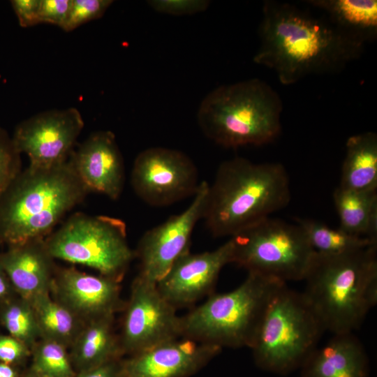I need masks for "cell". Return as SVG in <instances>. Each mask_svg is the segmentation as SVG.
Masks as SVG:
<instances>
[{
	"mask_svg": "<svg viewBox=\"0 0 377 377\" xmlns=\"http://www.w3.org/2000/svg\"><path fill=\"white\" fill-rule=\"evenodd\" d=\"M306 2L323 10L336 27L365 43L377 34L376 0H310Z\"/></svg>",
	"mask_w": 377,
	"mask_h": 377,
	"instance_id": "obj_22",
	"label": "cell"
},
{
	"mask_svg": "<svg viewBox=\"0 0 377 377\" xmlns=\"http://www.w3.org/2000/svg\"><path fill=\"white\" fill-rule=\"evenodd\" d=\"M333 200L340 228L352 235L377 240V190L359 191L338 186Z\"/></svg>",
	"mask_w": 377,
	"mask_h": 377,
	"instance_id": "obj_23",
	"label": "cell"
},
{
	"mask_svg": "<svg viewBox=\"0 0 377 377\" xmlns=\"http://www.w3.org/2000/svg\"><path fill=\"white\" fill-rule=\"evenodd\" d=\"M208 188L209 184L202 181L188 207L144 233L134 251L140 263L138 277L156 284L189 251L193 230L202 218Z\"/></svg>",
	"mask_w": 377,
	"mask_h": 377,
	"instance_id": "obj_13",
	"label": "cell"
},
{
	"mask_svg": "<svg viewBox=\"0 0 377 377\" xmlns=\"http://www.w3.org/2000/svg\"><path fill=\"white\" fill-rule=\"evenodd\" d=\"M233 244L229 239L217 249L182 255L156 283L160 294L176 309L193 304L213 293L219 275L232 262Z\"/></svg>",
	"mask_w": 377,
	"mask_h": 377,
	"instance_id": "obj_14",
	"label": "cell"
},
{
	"mask_svg": "<svg viewBox=\"0 0 377 377\" xmlns=\"http://www.w3.org/2000/svg\"><path fill=\"white\" fill-rule=\"evenodd\" d=\"M290 200V181L279 163L236 157L223 162L209 184L202 219L216 237H230L269 217Z\"/></svg>",
	"mask_w": 377,
	"mask_h": 377,
	"instance_id": "obj_2",
	"label": "cell"
},
{
	"mask_svg": "<svg viewBox=\"0 0 377 377\" xmlns=\"http://www.w3.org/2000/svg\"><path fill=\"white\" fill-rule=\"evenodd\" d=\"M297 224L313 250L321 255H339L377 244L376 239L352 235L314 219H297Z\"/></svg>",
	"mask_w": 377,
	"mask_h": 377,
	"instance_id": "obj_25",
	"label": "cell"
},
{
	"mask_svg": "<svg viewBox=\"0 0 377 377\" xmlns=\"http://www.w3.org/2000/svg\"><path fill=\"white\" fill-rule=\"evenodd\" d=\"M29 301L35 311L40 339L54 341L69 348L85 323L50 294L40 295Z\"/></svg>",
	"mask_w": 377,
	"mask_h": 377,
	"instance_id": "obj_24",
	"label": "cell"
},
{
	"mask_svg": "<svg viewBox=\"0 0 377 377\" xmlns=\"http://www.w3.org/2000/svg\"><path fill=\"white\" fill-rule=\"evenodd\" d=\"M177 309L158 292L156 284L138 276L133 280L119 334L124 355H132L181 337Z\"/></svg>",
	"mask_w": 377,
	"mask_h": 377,
	"instance_id": "obj_10",
	"label": "cell"
},
{
	"mask_svg": "<svg viewBox=\"0 0 377 377\" xmlns=\"http://www.w3.org/2000/svg\"><path fill=\"white\" fill-rule=\"evenodd\" d=\"M18 367L0 362V377H20Z\"/></svg>",
	"mask_w": 377,
	"mask_h": 377,
	"instance_id": "obj_36",
	"label": "cell"
},
{
	"mask_svg": "<svg viewBox=\"0 0 377 377\" xmlns=\"http://www.w3.org/2000/svg\"><path fill=\"white\" fill-rule=\"evenodd\" d=\"M339 187L353 191L377 190V135L365 132L349 137Z\"/></svg>",
	"mask_w": 377,
	"mask_h": 377,
	"instance_id": "obj_21",
	"label": "cell"
},
{
	"mask_svg": "<svg viewBox=\"0 0 377 377\" xmlns=\"http://www.w3.org/2000/svg\"><path fill=\"white\" fill-rule=\"evenodd\" d=\"M302 293L325 331L353 333L377 302V244L339 255L316 253Z\"/></svg>",
	"mask_w": 377,
	"mask_h": 377,
	"instance_id": "obj_3",
	"label": "cell"
},
{
	"mask_svg": "<svg viewBox=\"0 0 377 377\" xmlns=\"http://www.w3.org/2000/svg\"><path fill=\"white\" fill-rule=\"evenodd\" d=\"M20 156L12 136L0 126V196L22 170Z\"/></svg>",
	"mask_w": 377,
	"mask_h": 377,
	"instance_id": "obj_29",
	"label": "cell"
},
{
	"mask_svg": "<svg viewBox=\"0 0 377 377\" xmlns=\"http://www.w3.org/2000/svg\"><path fill=\"white\" fill-rule=\"evenodd\" d=\"M83 128L77 108L50 110L21 121L12 139L17 150L28 156L30 166L47 168L68 161Z\"/></svg>",
	"mask_w": 377,
	"mask_h": 377,
	"instance_id": "obj_12",
	"label": "cell"
},
{
	"mask_svg": "<svg viewBox=\"0 0 377 377\" xmlns=\"http://www.w3.org/2000/svg\"><path fill=\"white\" fill-rule=\"evenodd\" d=\"M45 243L54 259L93 268L118 281L135 258L126 223L108 216L75 213L47 236Z\"/></svg>",
	"mask_w": 377,
	"mask_h": 377,
	"instance_id": "obj_8",
	"label": "cell"
},
{
	"mask_svg": "<svg viewBox=\"0 0 377 377\" xmlns=\"http://www.w3.org/2000/svg\"><path fill=\"white\" fill-rule=\"evenodd\" d=\"M283 284L248 272L234 290L212 293L180 316L181 337L221 348H250L272 296Z\"/></svg>",
	"mask_w": 377,
	"mask_h": 377,
	"instance_id": "obj_6",
	"label": "cell"
},
{
	"mask_svg": "<svg viewBox=\"0 0 377 377\" xmlns=\"http://www.w3.org/2000/svg\"><path fill=\"white\" fill-rule=\"evenodd\" d=\"M112 3V0H72L61 29L72 31L86 22L101 17Z\"/></svg>",
	"mask_w": 377,
	"mask_h": 377,
	"instance_id": "obj_28",
	"label": "cell"
},
{
	"mask_svg": "<svg viewBox=\"0 0 377 377\" xmlns=\"http://www.w3.org/2000/svg\"><path fill=\"white\" fill-rule=\"evenodd\" d=\"M282 110L277 92L254 78L210 91L202 101L197 118L206 137L221 146H258L279 135Z\"/></svg>",
	"mask_w": 377,
	"mask_h": 377,
	"instance_id": "obj_5",
	"label": "cell"
},
{
	"mask_svg": "<svg viewBox=\"0 0 377 377\" xmlns=\"http://www.w3.org/2000/svg\"><path fill=\"white\" fill-rule=\"evenodd\" d=\"M255 63L274 71L283 84L312 74L339 71L362 52L364 43L294 5L266 1Z\"/></svg>",
	"mask_w": 377,
	"mask_h": 377,
	"instance_id": "obj_1",
	"label": "cell"
},
{
	"mask_svg": "<svg viewBox=\"0 0 377 377\" xmlns=\"http://www.w3.org/2000/svg\"><path fill=\"white\" fill-rule=\"evenodd\" d=\"M122 359L113 360L99 367L77 373L75 377H124Z\"/></svg>",
	"mask_w": 377,
	"mask_h": 377,
	"instance_id": "obj_34",
	"label": "cell"
},
{
	"mask_svg": "<svg viewBox=\"0 0 377 377\" xmlns=\"http://www.w3.org/2000/svg\"><path fill=\"white\" fill-rule=\"evenodd\" d=\"M69 161L89 192L102 193L112 200L119 198L124 184V165L113 133H91L73 151Z\"/></svg>",
	"mask_w": 377,
	"mask_h": 377,
	"instance_id": "obj_17",
	"label": "cell"
},
{
	"mask_svg": "<svg viewBox=\"0 0 377 377\" xmlns=\"http://www.w3.org/2000/svg\"><path fill=\"white\" fill-rule=\"evenodd\" d=\"M84 323L122 311L120 281L74 267L56 268L50 294Z\"/></svg>",
	"mask_w": 377,
	"mask_h": 377,
	"instance_id": "obj_15",
	"label": "cell"
},
{
	"mask_svg": "<svg viewBox=\"0 0 377 377\" xmlns=\"http://www.w3.org/2000/svg\"><path fill=\"white\" fill-rule=\"evenodd\" d=\"M68 351L76 373L121 359L124 354L114 328V315L85 323Z\"/></svg>",
	"mask_w": 377,
	"mask_h": 377,
	"instance_id": "obj_20",
	"label": "cell"
},
{
	"mask_svg": "<svg viewBox=\"0 0 377 377\" xmlns=\"http://www.w3.org/2000/svg\"><path fill=\"white\" fill-rule=\"evenodd\" d=\"M31 357V349L7 334L0 333V362L20 367Z\"/></svg>",
	"mask_w": 377,
	"mask_h": 377,
	"instance_id": "obj_31",
	"label": "cell"
},
{
	"mask_svg": "<svg viewBox=\"0 0 377 377\" xmlns=\"http://www.w3.org/2000/svg\"><path fill=\"white\" fill-rule=\"evenodd\" d=\"M303 377H367L363 346L353 333L334 334L302 364Z\"/></svg>",
	"mask_w": 377,
	"mask_h": 377,
	"instance_id": "obj_19",
	"label": "cell"
},
{
	"mask_svg": "<svg viewBox=\"0 0 377 377\" xmlns=\"http://www.w3.org/2000/svg\"><path fill=\"white\" fill-rule=\"evenodd\" d=\"M147 3L156 12L175 16L202 12L210 4V1L206 0H150Z\"/></svg>",
	"mask_w": 377,
	"mask_h": 377,
	"instance_id": "obj_30",
	"label": "cell"
},
{
	"mask_svg": "<svg viewBox=\"0 0 377 377\" xmlns=\"http://www.w3.org/2000/svg\"><path fill=\"white\" fill-rule=\"evenodd\" d=\"M0 323L8 334L24 343L31 350L40 338L32 304L20 295L0 306Z\"/></svg>",
	"mask_w": 377,
	"mask_h": 377,
	"instance_id": "obj_26",
	"label": "cell"
},
{
	"mask_svg": "<svg viewBox=\"0 0 377 377\" xmlns=\"http://www.w3.org/2000/svg\"><path fill=\"white\" fill-rule=\"evenodd\" d=\"M15 295H18L8 275L0 265V306Z\"/></svg>",
	"mask_w": 377,
	"mask_h": 377,
	"instance_id": "obj_35",
	"label": "cell"
},
{
	"mask_svg": "<svg viewBox=\"0 0 377 377\" xmlns=\"http://www.w3.org/2000/svg\"><path fill=\"white\" fill-rule=\"evenodd\" d=\"M71 1L72 0H40V23L52 24L61 28L68 17Z\"/></svg>",
	"mask_w": 377,
	"mask_h": 377,
	"instance_id": "obj_32",
	"label": "cell"
},
{
	"mask_svg": "<svg viewBox=\"0 0 377 377\" xmlns=\"http://www.w3.org/2000/svg\"><path fill=\"white\" fill-rule=\"evenodd\" d=\"M131 183L145 202L163 207L194 195L201 182L195 165L186 154L169 148L151 147L135 158Z\"/></svg>",
	"mask_w": 377,
	"mask_h": 377,
	"instance_id": "obj_11",
	"label": "cell"
},
{
	"mask_svg": "<svg viewBox=\"0 0 377 377\" xmlns=\"http://www.w3.org/2000/svg\"><path fill=\"white\" fill-rule=\"evenodd\" d=\"M230 239L232 263L285 283L304 281L316 254L297 224L270 217Z\"/></svg>",
	"mask_w": 377,
	"mask_h": 377,
	"instance_id": "obj_9",
	"label": "cell"
},
{
	"mask_svg": "<svg viewBox=\"0 0 377 377\" xmlns=\"http://www.w3.org/2000/svg\"><path fill=\"white\" fill-rule=\"evenodd\" d=\"M10 3L21 27H29L40 23V0H12Z\"/></svg>",
	"mask_w": 377,
	"mask_h": 377,
	"instance_id": "obj_33",
	"label": "cell"
},
{
	"mask_svg": "<svg viewBox=\"0 0 377 377\" xmlns=\"http://www.w3.org/2000/svg\"><path fill=\"white\" fill-rule=\"evenodd\" d=\"M31 367L45 377H75L68 348L48 339H40L31 350Z\"/></svg>",
	"mask_w": 377,
	"mask_h": 377,
	"instance_id": "obj_27",
	"label": "cell"
},
{
	"mask_svg": "<svg viewBox=\"0 0 377 377\" xmlns=\"http://www.w3.org/2000/svg\"><path fill=\"white\" fill-rule=\"evenodd\" d=\"M0 265L16 293L29 300L50 294L57 267L45 238L30 239L8 246L0 253Z\"/></svg>",
	"mask_w": 377,
	"mask_h": 377,
	"instance_id": "obj_18",
	"label": "cell"
},
{
	"mask_svg": "<svg viewBox=\"0 0 377 377\" xmlns=\"http://www.w3.org/2000/svg\"><path fill=\"white\" fill-rule=\"evenodd\" d=\"M222 348L179 337L122 359L124 377H190Z\"/></svg>",
	"mask_w": 377,
	"mask_h": 377,
	"instance_id": "obj_16",
	"label": "cell"
},
{
	"mask_svg": "<svg viewBox=\"0 0 377 377\" xmlns=\"http://www.w3.org/2000/svg\"><path fill=\"white\" fill-rule=\"evenodd\" d=\"M20 377H45L34 369L31 366L27 369L20 376Z\"/></svg>",
	"mask_w": 377,
	"mask_h": 377,
	"instance_id": "obj_37",
	"label": "cell"
},
{
	"mask_svg": "<svg viewBox=\"0 0 377 377\" xmlns=\"http://www.w3.org/2000/svg\"><path fill=\"white\" fill-rule=\"evenodd\" d=\"M88 193L69 158L52 168L29 165L0 196V243L45 238Z\"/></svg>",
	"mask_w": 377,
	"mask_h": 377,
	"instance_id": "obj_4",
	"label": "cell"
},
{
	"mask_svg": "<svg viewBox=\"0 0 377 377\" xmlns=\"http://www.w3.org/2000/svg\"><path fill=\"white\" fill-rule=\"evenodd\" d=\"M324 332L303 293L285 283L272 296L250 348L258 365L286 372L304 363Z\"/></svg>",
	"mask_w": 377,
	"mask_h": 377,
	"instance_id": "obj_7",
	"label": "cell"
}]
</instances>
